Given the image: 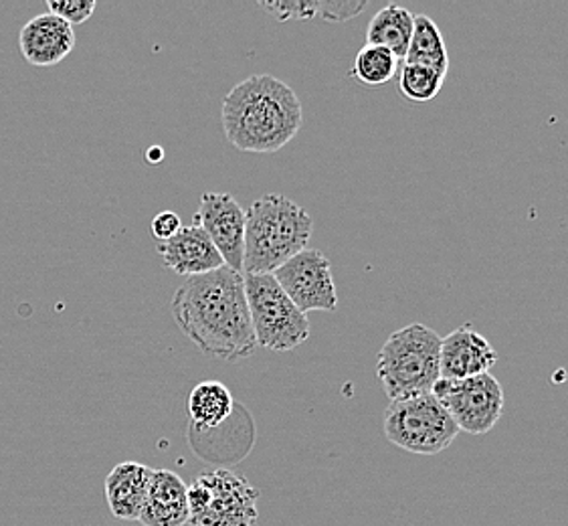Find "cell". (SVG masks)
Returning <instances> with one entry per match:
<instances>
[{"label":"cell","mask_w":568,"mask_h":526,"mask_svg":"<svg viewBox=\"0 0 568 526\" xmlns=\"http://www.w3.org/2000/svg\"><path fill=\"white\" fill-rule=\"evenodd\" d=\"M171 308L176 326L203 355L237 363L257 348L245 275L227 265L186 277L172 297Z\"/></svg>","instance_id":"obj_1"},{"label":"cell","mask_w":568,"mask_h":526,"mask_svg":"<svg viewBox=\"0 0 568 526\" xmlns=\"http://www.w3.org/2000/svg\"><path fill=\"white\" fill-rule=\"evenodd\" d=\"M221 122L229 142L241 152L272 154L290 144L304 124L297 93L270 73L251 75L223 100Z\"/></svg>","instance_id":"obj_2"},{"label":"cell","mask_w":568,"mask_h":526,"mask_svg":"<svg viewBox=\"0 0 568 526\" xmlns=\"http://www.w3.org/2000/svg\"><path fill=\"white\" fill-rule=\"evenodd\" d=\"M314 219L304 206L280 193L263 195L245 211L243 275L273 274L307 250Z\"/></svg>","instance_id":"obj_3"},{"label":"cell","mask_w":568,"mask_h":526,"mask_svg":"<svg viewBox=\"0 0 568 526\" xmlns=\"http://www.w3.org/2000/svg\"><path fill=\"white\" fill-rule=\"evenodd\" d=\"M442 336L429 326L413 322L393 332L383 344L376 375L390 401L432 393L439 373Z\"/></svg>","instance_id":"obj_4"},{"label":"cell","mask_w":568,"mask_h":526,"mask_svg":"<svg viewBox=\"0 0 568 526\" xmlns=\"http://www.w3.org/2000/svg\"><path fill=\"white\" fill-rule=\"evenodd\" d=\"M189 525L253 526L260 490L231 469L203 472L189 484Z\"/></svg>","instance_id":"obj_5"},{"label":"cell","mask_w":568,"mask_h":526,"mask_svg":"<svg viewBox=\"0 0 568 526\" xmlns=\"http://www.w3.org/2000/svg\"><path fill=\"white\" fill-rule=\"evenodd\" d=\"M245 294L257 346L290 353L310 338L307 314L287 297L273 274L245 275Z\"/></svg>","instance_id":"obj_6"},{"label":"cell","mask_w":568,"mask_h":526,"mask_svg":"<svg viewBox=\"0 0 568 526\" xmlns=\"http://www.w3.org/2000/svg\"><path fill=\"white\" fill-rule=\"evenodd\" d=\"M383 425L390 444L419 456L442 454L459 435V427L433 393L390 401Z\"/></svg>","instance_id":"obj_7"},{"label":"cell","mask_w":568,"mask_h":526,"mask_svg":"<svg viewBox=\"0 0 568 526\" xmlns=\"http://www.w3.org/2000/svg\"><path fill=\"white\" fill-rule=\"evenodd\" d=\"M432 393L452 415L459 432L469 435L488 434L504 413V390L489 373L462 381L439 378Z\"/></svg>","instance_id":"obj_8"},{"label":"cell","mask_w":568,"mask_h":526,"mask_svg":"<svg viewBox=\"0 0 568 526\" xmlns=\"http://www.w3.org/2000/svg\"><path fill=\"white\" fill-rule=\"evenodd\" d=\"M273 277L287 297L304 314L307 312H334L338 308V292L332 277V265L318 250H304L277 267Z\"/></svg>","instance_id":"obj_9"},{"label":"cell","mask_w":568,"mask_h":526,"mask_svg":"<svg viewBox=\"0 0 568 526\" xmlns=\"http://www.w3.org/2000/svg\"><path fill=\"white\" fill-rule=\"evenodd\" d=\"M193 223L205 230L225 265L243 274L245 211L237 199L229 193H203Z\"/></svg>","instance_id":"obj_10"},{"label":"cell","mask_w":568,"mask_h":526,"mask_svg":"<svg viewBox=\"0 0 568 526\" xmlns=\"http://www.w3.org/2000/svg\"><path fill=\"white\" fill-rule=\"evenodd\" d=\"M498 363L494 346L474 331L469 324L449 332L442 338V355H439V373L442 378L462 381V378L478 377L489 373V368Z\"/></svg>","instance_id":"obj_11"},{"label":"cell","mask_w":568,"mask_h":526,"mask_svg":"<svg viewBox=\"0 0 568 526\" xmlns=\"http://www.w3.org/2000/svg\"><path fill=\"white\" fill-rule=\"evenodd\" d=\"M19 47L24 61L34 68H53L75 47L73 27L51 12L37 14L19 33Z\"/></svg>","instance_id":"obj_12"},{"label":"cell","mask_w":568,"mask_h":526,"mask_svg":"<svg viewBox=\"0 0 568 526\" xmlns=\"http://www.w3.org/2000/svg\"><path fill=\"white\" fill-rule=\"evenodd\" d=\"M159 255L164 267L186 277L211 274L225 265L213 241L209 240L205 230L196 223L186 227L182 225L174 237L159 243Z\"/></svg>","instance_id":"obj_13"},{"label":"cell","mask_w":568,"mask_h":526,"mask_svg":"<svg viewBox=\"0 0 568 526\" xmlns=\"http://www.w3.org/2000/svg\"><path fill=\"white\" fill-rule=\"evenodd\" d=\"M189 484L172 469H154L149 496L140 513L144 526H184L189 523Z\"/></svg>","instance_id":"obj_14"},{"label":"cell","mask_w":568,"mask_h":526,"mask_svg":"<svg viewBox=\"0 0 568 526\" xmlns=\"http://www.w3.org/2000/svg\"><path fill=\"white\" fill-rule=\"evenodd\" d=\"M154 469L122 462L105 478V500L112 515L120 520H138L149 496L150 478Z\"/></svg>","instance_id":"obj_15"},{"label":"cell","mask_w":568,"mask_h":526,"mask_svg":"<svg viewBox=\"0 0 568 526\" xmlns=\"http://www.w3.org/2000/svg\"><path fill=\"white\" fill-rule=\"evenodd\" d=\"M413 24L415 14L409 9L400 4H387L376 12L366 27V45L383 47L398 61H405L413 37Z\"/></svg>","instance_id":"obj_16"},{"label":"cell","mask_w":568,"mask_h":526,"mask_svg":"<svg viewBox=\"0 0 568 526\" xmlns=\"http://www.w3.org/2000/svg\"><path fill=\"white\" fill-rule=\"evenodd\" d=\"M235 399L227 385L219 381H203L186 397V413L194 427L199 429H219L227 424L235 413Z\"/></svg>","instance_id":"obj_17"},{"label":"cell","mask_w":568,"mask_h":526,"mask_svg":"<svg viewBox=\"0 0 568 526\" xmlns=\"http://www.w3.org/2000/svg\"><path fill=\"white\" fill-rule=\"evenodd\" d=\"M405 63H417L432 68L447 75L449 71V55H447V45H445L444 34L439 31L437 23L427 14H415V24H413V37H410L409 51Z\"/></svg>","instance_id":"obj_18"},{"label":"cell","mask_w":568,"mask_h":526,"mask_svg":"<svg viewBox=\"0 0 568 526\" xmlns=\"http://www.w3.org/2000/svg\"><path fill=\"white\" fill-rule=\"evenodd\" d=\"M398 59L383 47L364 45L354 58L351 75L368 88L385 85L395 78Z\"/></svg>","instance_id":"obj_19"},{"label":"cell","mask_w":568,"mask_h":526,"mask_svg":"<svg viewBox=\"0 0 568 526\" xmlns=\"http://www.w3.org/2000/svg\"><path fill=\"white\" fill-rule=\"evenodd\" d=\"M444 80V75L435 69L405 63L398 73V90L409 102H432L442 92Z\"/></svg>","instance_id":"obj_20"},{"label":"cell","mask_w":568,"mask_h":526,"mask_svg":"<svg viewBox=\"0 0 568 526\" xmlns=\"http://www.w3.org/2000/svg\"><path fill=\"white\" fill-rule=\"evenodd\" d=\"M95 0H47V9L51 14L63 19L65 23L81 24L91 19L95 12Z\"/></svg>","instance_id":"obj_21"},{"label":"cell","mask_w":568,"mask_h":526,"mask_svg":"<svg viewBox=\"0 0 568 526\" xmlns=\"http://www.w3.org/2000/svg\"><path fill=\"white\" fill-rule=\"evenodd\" d=\"M368 7L366 0H318V17L329 23H344Z\"/></svg>","instance_id":"obj_22"},{"label":"cell","mask_w":568,"mask_h":526,"mask_svg":"<svg viewBox=\"0 0 568 526\" xmlns=\"http://www.w3.org/2000/svg\"><path fill=\"white\" fill-rule=\"evenodd\" d=\"M181 218L174 211H162L156 218L152 219L150 231H152V237L162 243V241H169L171 237H174L181 231Z\"/></svg>","instance_id":"obj_23"},{"label":"cell","mask_w":568,"mask_h":526,"mask_svg":"<svg viewBox=\"0 0 568 526\" xmlns=\"http://www.w3.org/2000/svg\"><path fill=\"white\" fill-rule=\"evenodd\" d=\"M162 156H164V152H162V149L160 146H156V149H152V152L149 154L150 162L152 164H159L160 161H162Z\"/></svg>","instance_id":"obj_24"}]
</instances>
